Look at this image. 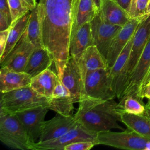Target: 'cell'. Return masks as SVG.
Returning <instances> with one entry per match:
<instances>
[{"label":"cell","mask_w":150,"mask_h":150,"mask_svg":"<svg viewBox=\"0 0 150 150\" xmlns=\"http://www.w3.org/2000/svg\"><path fill=\"white\" fill-rule=\"evenodd\" d=\"M36 7L43 44L53 58L60 80L70 57L75 0H38Z\"/></svg>","instance_id":"cell-1"},{"label":"cell","mask_w":150,"mask_h":150,"mask_svg":"<svg viewBox=\"0 0 150 150\" xmlns=\"http://www.w3.org/2000/svg\"><path fill=\"white\" fill-rule=\"evenodd\" d=\"M78 103L74 116L87 130L95 134L111 129L124 130L117 122L120 121V114L114 99L101 100L84 96Z\"/></svg>","instance_id":"cell-2"},{"label":"cell","mask_w":150,"mask_h":150,"mask_svg":"<svg viewBox=\"0 0 150 150\" xmlns=\"http://www.w3.org/2000/svg\"><path fill=\"white\" fill-rule=\"evenodd\" d=\"M0 140L6 146L21 150H34L32 142L16 115L0 108Z\"/></svg>","instance_id":"cell-3"},{"label":"cell","mask_w":150,"mask_h":150,"mask_svg":"<svg viewBox=\"0 0 150 150\" xmlns=\"http://www.w3.org/2000/svg\"><path fill=\"white\" fill-rule=\"evenodd\" d=\"M0 108L15 114L38 106L49 107V98L28 86L6 93H1Z\"/></svg>","instance_id":"cell-4"},{"label":"cell","mask_w":150,"mask_h":150,"mask_svg":"<svg viewBox=\"0 0 150 150\" xmlns=\"http://www.w3.org/2000/svg\"><path fill=\"white\" fill-rule=\"evenodd\" d=\"M95 143L122 149L150 150V139L128 128L121 132L108 130L98 132Z\"/></svg>","instance_id":"cell-5"},{"label":"cell","mask_w":150,"mask_h":150,"mask_svg":"<svg viewBox=\"0 0 150 150\" xmlns=\"http://www.w3.org/2000/svg\"><path fill=\"white\" fill-rule=\"evenodd\" d=\"M110 68L105 67L88 73L83 79V96L101 99H114L109 81Z\"/></svg>","instance_id":"cell-6"},{"label":"cell","mask_w":150,"mask_h":150,"mask_svg":"<svg viewBox=\"0 0 150 150\" xmlns=\"http://www.w3.org/2000/svg\"><path fill=\"white\" fill-rule=\"evenodd\" d=\"M132 42V37L110 69L109 81L110 87L115 97L119 100L122 97L128 80L127 64Z\"/></svg>","instance_id":"cell-7"},{"label":"cell","mask_w":150,"mask_h":150,"mask_svg":"<svg viewBox=\"0 0 150 150\" xmlns=\"http://www.w3.org/2000/svg\"><path fill=\"white\" fill-rule=\"evenodd\" d=\"M96 134L87 130L78 123L75 127L59 138L35 142L34 150H63L67 145L79 141L88 140L95 142Z\"/></svg>","instance_id":"cell-8"},{"label":"cell","mask_w":150,"mask_h":150,"mask_svg":"<svg viewBox=\"0 0 150 150\" xmlns=\"http://www.w3.org/2000/svg\"><path fill=\"white\" fill-rule=\"evenodd\" d=\"M90 22L94 45L105 59L113 38L122 27L106 22L98 12Z\"/></svg>","instance_id":"cell-9"},{"label":"cell","mask_w":150,"mask_h":150,"mask_svg":"<svg viewBox=\"0 0 150 150\" xmlns=\"http://www.w3.org/2000/svg\"><path fill=\"white\" fill-rule=\"evenodd\" d=\"M35 47L29 40L26 29L5 58L0 62L1 67L17 71H23L28 59Z\"/></svg>","instance_id":"cell-10"},{"label":"cell","mask_w":150,"mask_h":150,"mask_svg":"<svg viewBox=\"0 0 150 150\" xmlns=\"http://www.w3.org/2000/svg\"><path fill=\"white\" fill-rule=\"evenodd\" d=\"M49 110L47 106H38L15 114L33 142L39 139Z\"/></svg>","instance_id":"cell-11"},{"label":"cell","mask_w":150,"mask_h":150,"mask_svg":"<svg viewBox=\"0 0 150 150\" xmlns=\"http://www.w3.org/2000/svg\"><path fill=\"white\" fill-rule=\"evenodd\" d=\"M149 38L150 15H145L141 20L132 36V42L127 64L128 79L136 66Z\"/></svg>","instance_id":"cell-12"},{"label":"cell","mask_w":150,"mask_h":150,"mask_svg":"<svg viewBox=\"0 0 150 150\" xmlns=\"http://www.w3.org/2000/svg\"><path fill=\"white\" fill-rule=\"evenodd\" d=\"M142 18H131L113 38L105 59L107 67L110 69L113 66L121 52L133 36L139 23Z\"/></svg>","instance_id":"cell-13"},{"label":"cell","mask_w":150,"mask_h":150,"mask_svg":"<svg viewBox=\"0 0 150 150\" xmlns=\"http://www.w3.org/2000/svg\"><path fill=\"white\" fill-rule=\"evenodd\" d=\"M77 124L74 115H64L57 114L53 118L45 121L39 141H45L59 138Z\"/></svg>","instance_id":"cell-14"},{"label":"cell","mask_w":150,"mask_h":150,"mask_svg":"<svg viewBox=\"0 0 150 150\" xmlns=\"http://www.w3.org/2000/svg\"><path fill=\"white\" fill-rule=\"evenodd\" d=\"M70 92L74 103L79 102L83 96V82L76 59L70 56L60 79Z\"/></svg>","instance_id":"cell-15"},{"label":"cell","mask_w":150,"mask_h":150,"mask_svg":"<svg viewBox=\"0 0 150 150\" xmlns=\"http://www.w3.org/2000/svg\"><path fill=\"white\" fill-rule=\"evenodd\" d=\"M149 66L150 38L136 64V66L129 77L127 84L122 96L128 94L137 95L138 88Z\"/></svg>","instance_id":"cell-16"},{"label":"cell","mask_w":150,"mask_h":150,"mask_svg":"<svg viewBox=\"0 0 150 150\" xmlns=\"http://www.w3.org/2000/svg\"><path fill=\"white\" fill-rule=\"evenodd\" d=\"M48 98L49 110L61 115H72L74 101L70 92L60 80L56 84L52 96Z\"/></svg>","instance_id":"cell-17"},{"label":"cell","mask_w":150,"mask_h":150,"mask_svg":"<svg viewBox=\"0 0 150 150\" xmlns=\"http://www.w3.org/2000/svg\"><path fill=\"white\" fill-rule=\"evenodd\" d=\"M76 60L81 74L83 82L88 73L107 67L105 58L95 45L88 47Z\"/></svg>","instance_id":"cell-18"},{"label":"cell","mask_w":150,"mask_h":150,"mask_svg":"<svg viewBox=\"0 0 150 150\" xmlns=\"http://www.w3.org/2000/svg\"><path fill=\"white\" fill-rule=\"evenodd\" d=\"M32 77L25 71H17L4 66L0 70L1 93L30 86Z\"/></svg>","instance_id":"cell-19"},{"label":"cell","mask_w":150,"mask_h":150,"mask_svg":"<svg viewBox=\"0 0 150 150\" xmlns=\"http://www.w3.org/2000/svg\"><path fill=\"white\" fill-rule=\"evenodd\" d=\"M98 12L106 22L121 27L131 19L128 13L113 0H101Z\"/></svg>","instance_id":"cell-20"},{"label":"cell","mask_w":150,"mask_h":150,"mask_svg":"<svg viewBox=\"0 0 150 150\" xmlns=\"http://www.w3.org/2000/svg\"><path fill=\"white\" fill-rule=\"evenodd\" d=\"M53 62L51 54L45 47H35L28 59L23 71L33 77L49 69Z\"/></svg>","instance_id":"cell-21"},{"label":"cell","mask_w":150,"mask_h":150,"mask_svg":"<svg viewBox=\"0 0 150 150\" xmlns=\"http://www.w3.org/2000/svg\"><path fill=\"white\" fill-rule=\"evenodd\" d=\"M94 45L91 33L90 22L81 26L71 38L70 43V56L75 59L88 47Z\"/></svg>","instance_id":"cell-22"},{"label":"cell","mask_w":150,"mask_h":150,"mask_svg":"<svg viewBox=\"0 0 150 150\" xmlns=\"http://www.w3.org/2000/svg\"><path fill=\"white\" fill-rule=\"evenodd\" d=\"M59 80L57 74L49 68L32 77L30 86L39 94L49 98Z\"/></svg>","instance_id":"cell-23"},{"label":"cell","mask_w":150,"mask_h":150,"mask_svg":"<svg viewBox=\"0 0 150 150\" xmlns=\"http://www.w3.org/2000/svg\"><path fill=\"white\" fill-rule=\"evenodd\" d=\"M94 0H79L76 7L71 33V39L84 24L90 22L98 13Z\"/></svg>","instance_id":"cell-24"},{"label":"cell","mask_w":150,"mask_h":150,"mask_svg":"<svg viewBox=\"0 0 150 150\" xmlns=\"http://www.w3.org/2000/svg\"><path fill=\"white\" fill-rule=\"evenodd\" d=\"M120 121L124 124L128 129L137 132L139 135L150 139V118L145 114L137 115L120 111Z\"/></svg>","instance_id":"cell-25"},{"label":"cell","mask_w":150,"mask_h":150,"mask_svg":"<svg viewBox=\"0 0 150 150\" xmlns=\"http://www.w3.org/2000/svg\"><path fill=\"white\" fill-rule=\"evenodd\" d=\"M30 15V11L26 13L15 23L11 24L4 51L2 55L0 56V62H1L12 50L23 34L26 29Z\"/></svg>","instance_id":"cell-26"},{"label":"cell","mask_w":150,"mask_h":150,"mask_svg":"<svg viewBox=\"0 0 150 150\" xmlns=\"http://www.w3.org/2000/svg\"><path fill=\"white\" fill-rule=\"evenodd\" d=\"M118 108L123 112L137 115H143L146 111L142 98L135 94L122 96L118 103Z\"/></svg>","instance_id":"cell-27"},{"label":"cell","mask_w":150,"mask_h":150,"mask_svg":"<svg viewBox=\"0 0 150 150\" xmlns=\"http://www.w3.org/2000/svg\"><path fill=\"white\" fill-rule=\"evenodd\" d=\"M26 30L29 40L35 47H44L36 6L30 11V18L26 28Z\"/></svg>","instance_id":"cell-28"},{"label":"cell","mask_w":150,"mask_h":150,"mask_svg":"<svg viewBox=\"0 0 150 150\" xmlns=\"http://www.w3.org/2000/svg\"><path fill=\"white\" fill-rule=\"evenodd\" d=\"M150 0H132L128 15L131 18H142L146 13Z\"/></svg>","instance_id":"cell-29"},{"label":"cell","mask_w":150,"mask_h":150,"mask_svg":"<svg viewBox=\"0 0 150 150\" xmlns=\"http://www.w3.org/2000/svg\"><path fill=\"white\" fill-rule=\"evenodd\" d=\"M8 2L12 17L11 24L30 11L25 6L22 0H8Z\"/></svg>","instance_id":"cell-30"},{"label":"cell","mask_w":150,"mask_h":150,"mask_svg":"<svg viewBox=\"0 0 150 150\" xmlns=\"http://www.w3.org/2000/svg\"><path fill=\"white\" fill-rule=\"evenodd\" d=\"M95 145V142L92 141H79L67 145L63 150H88Z\"/></svg>","instance_id":"cell-31"},{"label":"cell","mask_w":150,"mask_h":150,"mask_svg":"<svg viewBox=\"0 0 150 150\" xmlns=\"http://www.w3.org/2000/svg\"><path fill=\"white\" fill-rule=\"evenodd\" d=\"M0 15H2L12 23V17L8 0H0Z\"/></svg>","instance_id":"cell-32"},{"label":"cell","mask_w":150,"mask_h":150,"mask_svg":"<svg viewBox=\"0 0 150 150\" xmlns=\"http://www.w3.org/2000/svg\"><path fill=\"white\" fill-rule=\"evenodd\" d=\"M137 95L142 99L146 98L150 100V81L138 89Z\"/></svg>","instance_id":"cell-33"},{"label":"cell","mask_w":150,"mask_h":150,"mask_svg":"<svg viewBox=\"0 0 150 150\" xmlns=\"http://www.w3.org/2000/svg\"><path fill=\"white\" fill-rule=\"evenodd\" d=\"M9 28L3 31H0V56L2 55L4 51L7 42Z\"/></svg>","instance_id":"cell-34"},{"label":"cell","mask_w":150,"mask_h":150,"mask_svg":"<svg viewBox=\"0 0 150 150\" xmlns=\"http://www.w3.org/2000/svg\"><path fill=\"white\" fill-rule=\"evenodd\" d=\"M113 1H114L118 5H119L123 9H124L128 13L130 9L132 0H113Z\"/></svg>","instance_id":"cell-35"},{"label":"cell","mask_w":150,"mask_h":150,"mask_svg":"<svg viewBox=\"0 0 150 150\" xmlns=\"http://www.w3.org/2000/svg\"><path fill=\"white\" fill-rule=\"evenodd\" d=\"M23 5L29 11L33 9L37 5V2L35 0H22Z\"/></svg>","instance_id":"cell-36"},{"label":"cell","mask_w":150,"mask_h":150,"mask_svg":"<svg viewBox=\"0 0 150 150\" xmlns=\"http://www.w3.org/2000/svg\"><path fill=\"white\" fill-rule=\"evenodd\" d=\"M149 81H150V66H149V69H148V71H147V72H146V74L145 76V77H144V79H143V80H142V82L141 83V85H140L139 88L141 87H142V86H144L145 84H146Z\"/></svg>","instance_id":"cell-37"},{"label":"cell","mask_w":150,"mask_h":150,"mask_svg":"<svg viewBox=\"0 0 150 150\" xmlns=\"http://www.w3.org/2000/svg\"><path fill=\"white\" fill-rule=\"evenodd\" d=\"M101 0H94V2L95 3V5L96 6V7L98 9H99L100 8V3H101Z\"/></svg>","instance_id":"cell-38"},{"label":"cell","mask_w":150,"mask_h":150,"mask_svg":"<svg viewBox=\"0 0 150 150\" xmlns=\"http://www.w3.org/2000/svg\"><path fill=\"white\" fill-rule=\"evenodd\" d=\"M145 114L150 118V108H146V111H145Z\"/></svg>","instance_id":"cell-39"},{"label":"cell","mask_w":150,"mask_h":150,"mask_svg":"<svg viewBox=\"0 0 150 150\" xmlns=\"http://www.w3.org/2000/svg\"><path fill=\"white\" fill-rule=\"evenodd\" d=\"M146 15H150V1L149 2V4H148V8H147Z\"/></svg>","instance_id":"cell-40"},{"label":"cell","mask_w":150,"mask_h":150,"mask_svg":"<svg viewBox=\"0 0 150 150\" xmlns=\"http://www.w3.org/2000/svg\"><path fill=\"white\" fill-rule=\"evenodd\" d=\"M145 107L147 108H150V100H148L147 103L145 104Z\"/></svg>","instance_id":"cell-41"},{"label":"cell","mask_w":150,"mask_h":150,"mask_svg":"<svg viewBox=\"0 0 150 150\" xmlns=\"http://www.w3.org/2000/svg\"><path fill=\"white\" fill-rule=\"evenodd\" d=\"M79 1V0H75V5H76V8L77 7V5H78Z\"/></svg>","instance_id":"cell-42"},{"label":"cell","mask_w":150,"mask_h":150,"mask_svg":"<svg viewBox=\"0 0 150 150\" xmlns=\"http://www.w3.org/2000/svg\"><path fill=\"white\" fill-rule=\"evenodd\" d=\"M35 1L36 2H38V0H35Z\"/></svg>","instance_id":"cell-43"}]
</instances>
